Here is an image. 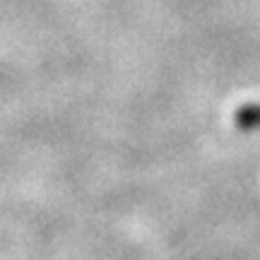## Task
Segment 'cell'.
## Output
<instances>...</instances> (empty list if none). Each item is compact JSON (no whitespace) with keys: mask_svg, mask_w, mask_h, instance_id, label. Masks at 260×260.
I'll list each match as a JSON object with an SVG mask.
<instances>
[{"mask_svg":"<svg viewBox=\"0 0 260 260\" xmlns=\"http://www.w3.org/2000/svg\"><path fill=\"white\" fill-rule=\"evenodd\" d=\"M234 123H236V128L241 130L260 125V104H243V106H239L234 111Z\"/></svg>","mask_w":260,"mask_h":260,"instance_id":"obj_1","label":"cell"}]
</instances>
